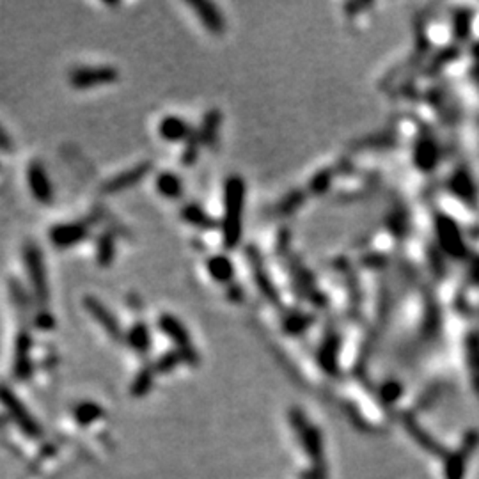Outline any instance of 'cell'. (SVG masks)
Segmentation results:
<instances>
[{"mask_svg": "<svg viewBox=\"0 0 479 479\" xmlns=\"http://www.w3.org/2000/svg\"><path fill=\"white\" fill-rule=\"evenodd\" d=\"M102 415L103 408L100 407V405L91 403V401H84V403L76 405V407L73 408V418H75V421L82 426H88L91 425V422L98 421Z\"/></svg>", "mask_w": 479, "mask_h": 479, "instance_id": "603a6c76", "label": "cell"}, {"mask_svg": "<svg viewBox=\"0 0 479 479\" xmlns=\"http://www.w3.org/2000/svg\"><path fill=\"white\" fill-rule=\"evenodd\" d=\"M30 352H32L30 332L27 329H20V332L16 334L15 360H13V374H15L16 380H29L30 374H32L34 364L30 359Z\"/></svg>", "mask_w": 479, "mask_h": 479, "instance_id": "9c48e42d", "label": "cell"}, {"mask_svg": "<svg viewBox=\"0 0 479 479\" xmlns=\"http://www.w3.org/2000/svg\"><path fill=\"white\" fill-rule=\"evenodd\" d=\"M183 360L182 353L179 352H171L167 353V355L160 357L158 360H156V364L153 367H155L156 373H169L171 369H175L176 366H178L179 362Z\"/></svg>", "mask_w": 479, "mask_h": 479, "instance_id": "f1b7e54d", "label": "cell"}, {"mask_svg": "<svg viewBox=\"0 0 479 479\" xmlns=\"http://www.w3.org/2000/svg\"><path fill=\"white\" fill-rule=\"evenodd\" d=\"M437 236H439L440 247L453 258H463L467 249L463 244V236H461L460 227L456 222L449 217L439 215L437 217Z\"/></svg>", "mask_w": 479, "mask_h": 479, "instance_id": "ba28073f", "label": "cell"}, {"mask_svg": "<svg viewBox=\"0 0 479 479\" xmlns=\"http://www.w3.org/2000/svg\"><path fill=\"white\" fill-rule=\"evenodd\" d=\"M331 179H332L331 172H319L318 176H314V178H312L311 190L314 194L325 192V190L329 189V185H331Z\"/></svg>", "mask_w": 479, "mask_h": 479, "instance_id": "e575fe53", "label": "cell"}, {"mask_svg": "<svg viewBox=\"0 0 479 479\" xmlns=\"http://www.w3.org/2000/svg\"><path fill=\"white\" fill-rule=\"evenodd\" d=\"M451 190L465 201L474 197V183H472L471 176L467 172L460 171L453 176V179H451Z\"/></svg>", "mask_w": 479, "mask_h": 479, "instance_id": "d4e9b609", "label": "cell"}, {"mask_svg": "<svg viewBox=\"0 0 479 479\" xmlns=\"http://www.w3.org/2000/svg\"><path fill=\"white\" fill-rule=\"evenodd\" d=\"M468 27H471V15L467 11H461L456 15V23H454V32L460 40L467 37Z\"/></svg>", "mask_w": 479, "mask_h": 479, "instance_id": "d6a6232c", "label": "cell"}, {"mask_svg": "<svg viewBox=\"0 0 479 479\" xmlns=\"http://www.w3.org/2000/svg\"><path fill=\"white\" fill-rule=\"evenodd\" d=\"M199 135H194V137H189V142L185 146V151H183V164L190 165L196 162L197 158V151H199Z\"/></svg>", "mask_w": 479, "mask_h": 479, "instance_id": "4dcf8cb0", "label": "cell"}, {"mask_svg": "<svg viewBox=\"0 0 479 479\" xmlns=\"http://www.w3.org/2000/svg\"><path fill=\"white\" fill-rule=\"evenodd\" d=\"M247 261L251 263L252 266V276H254L256 286L258 290L261 291L263 297L273 305H280V298L277 290L273 288L272 279H270L268 272H266L265 261H263V256L259 254V251L256 247H249L247 249Z\"/></svg>", "mask_w": 479, "mask_h": 479, "instance_id": "30bf717a", "label": "cell"}, {"mask_svg": "<svg viewBox=\"0 0 479 479\" xmlns=\"http://www.w3.org/2000/svg\"><path fill=\"white\" fill-rule=\"evenodd\" d=\"M401 385L398 384V382H387V384L382 387V398H384V401H387V403H394L396 399L399 398V394H401Z\"/></svg>", "mask_w": 479, "mask_h": 479, "instance_id": "836d02e7", "label": "cell"}, {"mask_svg": "<svg viewBox=\"0 0 479 479\" xmlns=\"http://www.w3.org/2000/svg\"><path fill=\"white\" fill-rule=\"evenodd\" d=\"M414 160H415V165H418L421 171H425V172L432 171V169L437 165V160H439V151H437L435 142L428 137L419 138L418 144H415Z\"/></svg>", "mask_w": 479, "mask_h": 479, "instance_id": "2e32d148", "label": "cell"}, {"mask_svg": "<svg viewBox=\"0 0 479 479\" xmlns=\"http://www.w3.org/2000/svg\"><path fill=\"white\" fill-rule=\"evenodd\" d=\"M309 324H311V318H307V316L293 314L286 321V331L293 332V334H298V332H302L304 329H307Z\"/></svg>", "mask_w": 479, "mask_h": 479, "instance_id": "1f68e13d", "label": "cell"}, {"mask_svg": "<svg viewBox=\"0 0 479 479\" xmlns=\"http://www.w3.org/2000/svg\"><path fill=\"white\" fill-rule=\"evenodd\" d=\"M32 321H34V325L40 329V331H45V332L54 331V327H55L54 316H52V312H48L47 309H41V311L34 312Z\"/></svg>", "mask_w": 479, "mask_h": 479, "instance_id": "f546056e", "label": "cell"}, {"mask_svg": "<svg viewBox=\"0 0 479 479\" xmlns=\"http://www.w3.org/2000/svg\"><path fill=\"white\" fill-rule=\"evenodd\" d=\"M225 201H224V222H222V232H224L225 249H235L242 238V211H244L245 199V183L240 176H231L225 182Z\"/></svg>", "mask_w": 479, "mask_h": 479, "instance_id": "6da1fadb", "label": "cell"}, {"mask_svg": "<svg viewBox=\"0 0 479 479\" xmlns=\"http://www.w3.org/2000/svg\"><path fill=\"white\" fill-rule=\"evenodd\" d=\"M160 135L165 138V141H182V138L190 137V128L189 124L183 119L175 116H169L165 119H162L160 123Z\"/></svg>", "mask_w": 479, "mask_h": 479, "instance_id": "e0dca14e", "label": "cell"}, {"mask_svg": "<svg viewBox=\"0 0 479 479\" xmlns=\"http://www.w3.org/2000/svg\"><path fill=\"white\" fill-rule=\"evenodd\" d=\"M0 151H13V138L9 137L8 131L4 130V126L0 124Z\"/></svg>", "mask_w": 479, "mask_h": 479, "instance_id": "d590c367", "label": "cell"}, {"mask_svg": "<svg viewBox=\"0 0 479 479\" xmlns=\"http://www.w3.org/2000/svg\"><path fill=\"white\" fill-rule=\"evenodd\" d=\"M304 199H305L304 194H302L300 190H295V192H291L290 196H286L280 201L279 206H277V213L283 215V217L284 215H291L302 203H304Z\"/></svg>", "mask_w": 479, "mask_h": 479, "instance_id": "83f0119b", "label": "cell"}, {"mask_svg": "<svg viewBox=\"0 0 479 479\" xmlns=\"http://www.w3.org/2000/svg\"><path fill=\"white\" fill-rule=\"evenodd\" d=\"M151 171V164L148 162H142V164L135 165V167L128 169V171L121 172V175H116L114 178H110L109 182L103 183L102 192L103 194H117L123 192V190L131 189V187L137 185L138 182L146 178V175Z\"/></svg>", "mask_w": 479, "mask_h": 479, "instance_id": "4fadbf2b", "label": "cell"}, {"mask_svg": "<svg viewBox=\"0 0 479 479\" xmlns=\"http://www.w3.org/2000/svg\"><path fill=\"white\" fill-rule=\"evenodd\" d=\"M222 123V114L218 110H211L204 116L203 126L199 130V141L201 144H213L215 138H217L218 126Z\"/></svg>", "mask_w": 479, "mask_h": 479, "instance_id": "44dd1931", "label": "cell"}, {"mask_svg": "<svg viewBox=\"0 0 479 479\" xmlns=\"http://www.w3.org/2000/svg\"><path fill=\"white\" fill-rule=\"evenodd\" d=\"M89 235V222L75 220L57 224L48 231V238L57 249H69L84 242Z\"/></svg>", "mask_w": 479, "mask_h": 479, "instance_id": "52a82bcc", "label": "cell"}, {"mask_svg": "<svg viewBox=\"0 0 479 479\" xmlns=\"http://www.w3.org/2000/svg\"><path fill=\"white\" fill-rule=\"evenodd\" d=\"M158 327L160 331L165 332L175 341V345L178 346V352L182 353L183 360H187L190 364L197 362V353L194 350L192 341H190L189 332H187V329L183 327L179 319H176L172 314H162L158 319Z\"/></svg>", "mask_w": 479, "mask_h": 479, "instance_id": "8992f818", "label": "cell"}, {"mask_svg": "<svg viewBox=\"0 0 479 479\" xmlns=\"http://www.w3.org/2000/svg\"><path fill=\"white\" fill-rule=\"evenodd\" d=\"M182 217L185 218L189 224L197 225V227H201V229H211L215 225V222L211 220V218L208 217V215L204 213L199 206H196V204H189V206L183 208Z\"/></svg>", "mask_w": 479, "mask_h": 479, "instance_id": "484cf974", "label": "cell"}, {"mask_svg": "<svg viewBox=\"0 0 479 479\" xmlns=\"http://www.w3.org/2000/svg\"><path fill=\"white\" fill-rule=\"evenodd\" d=\"M291 422L295 426V432H297L298 439H300L302 446L305 447V451L309 453V456L314 460V467H325L324 465V444H321V435H319L318 430L314 426H311L305 419V415L300 410L295 408L290 414Z\"/></svg>", "mask_w": 479, "mask_h": 479, "instance_id": "5b68a950", "label": "cell"}, {"mask_svg": "<svg viewBox=\"0 0 479 479\" xmlns=\"http://www.w3.org/2000/svg\"><path fill=\"white\" fill-rule=\"evenodd\" d=\"M0 405L4 407V410L9 414V418L16 422V426H18L27 437H30V439H40V437L43 435V430H41L40 422L30 415V412L27 410L25 405L20 401L18 396L13 392V389L4 384H0Z\"/></svg>", "mask_w": 479, "mask_h": 479, "instance_id": "3957f363", "label": "cell"}, {"mask_svg": "<svg viewBox=\"0 0 479 479\" xmlns=\"http://www.w3.org/2000/svg\"><path fill=\"white\" fill-rule=\"evenodd\" d=\"M208 272L213 277L217 283L227 284L232 280L235 276V268H232L231 259L225 258V256H213V258L208 259Z\"/></svg>", "mask_w": 479, "mask_h": 479, "instance_id": "ac0fdd59", "label": "cell"}, {"mask_svg": "<svg viewBox=\"0 0 479 479\" xmlns=\"http://www.w3.org/2000/svg\"><path fill=\"white\" fill-rule=\"evenodd\" d=\"M156 189L162 196L169 197V199H176L182 196V182L172 172H164L156 178Z\"/></svg>", "mask_w": 479, "mask_h": 479, "instance_id": "cb8c5ba5", "label": "cell"}, {"mask_svg": "<svg viewBox=\"0 0 479 479\" xmlns=\"http://www.w3.org/2000/svg\"><path fill=\"white\" fill-rule=\"evenodd\" d=\"M339 336L336 332H329L325 336L324 343L319 346L318 362L324 367L325 373L336 374L338 373V355H339Z\"/></svg>", "mask_w": 479, "mask_h": 479, "instance_id": "5bb4252c", "label": "cell"}, {"mask_svg": "<svg viewBox=\"0 0 479 479\" xmlns=\"http://www.w3.org/2000/svg\"><path fill=\"white\" fill-rule=\"evenodd\" d=\"M27 182H29V189L37 203L41 204L54 203V187H52V182L50 178H48L47 171H45L43 164L37 162V160H34V162L29 164V169H27Z\"/></svg>", "mask_w": 479, "mask_h": 479, "instance_id": "7c38bea8", "label": "cell"}, {"mask_svg": "<svg viewBox=\"0 0 479 479\" xmlns=\"http://www.w3.org/2000/svg\"><path fill=\"white\" fill-rule=\"evenodd\" d=\"M155 373H156L155 367H144V369L135 377L134 385H131V394L137 396V398L148 394L149 389H151L153 385V374Z\"/></svg>", "mask_w": 479, "mask_h": 479, "instance_id": "4316f807", "label": "cell"}, {"mask_svg": "<svg viewBox=\"0 0 479 479\" xmlns=\"http://www.w3.org/2000/svg\"><path fill=\"white\" fill-rule=\"evenodd\" d=\"M229 297H231V300L240 302V300H242V297H244V295H242V290H240L238 286L231 284V293H229Z\"/></svg>", "mask_w": 479, "mask_h": 479, "instance_id": "8d00e7d4", "label": "cell"}, {"mask_svg": "<svg viewBox=\"0 0 479 479\" xmlns=\"http://www.w3.org/2000/svg\"><path fill=\"white\" fill-rule=\"evenodd\" d=\"M126 339L128 345L138 353H146L149 350V346H151V334H149L148 327H146L142 321H137V324L130 329Z\"/></svg>", "mask_w": 479, "mask_h": 479, "instance_id": "d6986e66", "label": "cell"}, {"mask_svg": "<svg viewBox=\"0 0 479 479\" xmlns=\"http://www.w3.org/2000/svg\"><path fill=\"white\" fill-rule=\"evenodd\" d=\"M84 307L114 341H121V338H123V329H121L117 318L112 314V311H110L105 304H102L96 297L88 295V297L84 298Z\"/></svg>", "mask_w": 479, "mask_h": 479, "instance_id": "8fae6325", "label": "cell"}, {"mask_svg": "<svg viewBox=\"0 0 479 479\" xmlns=\"http://www.w3.org/2000/svg\"><path fill=\"white\" fill-rule=\"evenodd\" d=\"M23 263H25L27 277H29L34 298H36L37 304L45 307L48 304V298H50V291H48L43 251L40 249V245L32 244V242H27L23 245Z\"/></svg>", "mask_w": 479, "mask_h": 479, "instance_id": "7a4b0ae2", "label": "cell"}, {"mask_svg": "<svg viewBox=\"0 0 479 479\" xmlns=\"http://www.w3.org/2000/svg\"><path fill=\"white\" fill-rule=\"evenodd\" d=\"M9 293H11L16 309L27 318L30 314V311H32V298L29 297V291L22 286V283L18 279L13 277V279H9Z\"/></svg>", "mask_w": 479, "mask_h": 479, "instance_id": "ffe728a7", "label": "cell"}, {"mask_svg": "<svg viewBox=\"0 0 479 479\" xmlns=\"http://www.w3.org/2000/svg\"><path fill=\"white\" fill-rule=\"evenodd\" d=\"M190 8L197 13L199 20L204 23V27H206L210 32H213V34L224 32V27H225L224 18H222L218 9L215 8L211 2H199V0H194V2H190Z\"/></svg>", "mask_w": 479, "mask_h": 479, "instance_id": "9a60e30c", "label": "cell"}, {"mask_svg": "<svg viewBox=\"0 0 479 479\" xmlns=\"http://www.w3.org/2000/svg\"><path fill=\"white\" fill-rule=\"evenodd\" d=\"M119 78V73L112 66H82L69 73V84L75 89H93L98 85L112 84Z\"/></svg>", "mask_w": 479, "mask_h": 479, "instance_id": "277c9868", "label": "cell"}, {"mask_svg": "<svg viewBox=\"0 0 479 479\" xmlns=\"http://www.w3.org/2000/svg\"><path fill=\"white\" fill-rule=\"evenodd\" d=\"M114 254H116L114 236L110 232H103L96 242V261L100 266H109L114 261Z\"/></svg>", "mask_w": 479, "mask_h": 479, "instance_id": "7402d4cb", "label": "cell"}]
</instances>
